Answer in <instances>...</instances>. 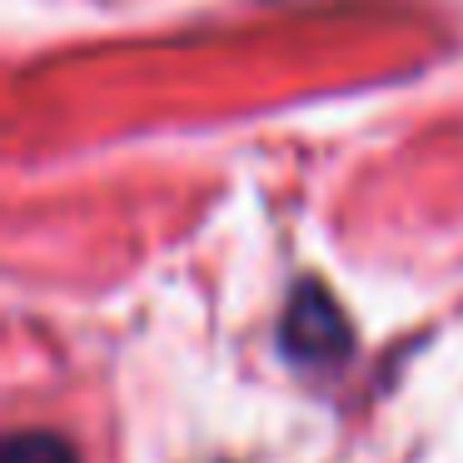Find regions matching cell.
I'll return each mask as SVG.
<instances>
[{
	"label": "cell",
	"instance_id": "6da1fadb",
	"mask_svg": "<svg viewBox=\"0 0 463 463\" xmlns=\"http://www.w3.org/2000/svg\"><path fill=\"white\" fill-rule=\"evenodd\" d=\"M279 354L294 369H344L354 359V324L329 284L299 279L279 314Z\"/></svg>",
	"mask_w": 463,
	"mask_h": 463
},
{
	"label": "cell",
	"instance_id": "7a4b0ae2",
	"mask_svg": "<svg viewBox=\"0 0 463 463\" xmlns=\"http://www.w3.org/2000/svg\"><path fill=\"white\" fill-rule=\"evenodd\" d=\"M0 463H80L75 458V443L55 429H21L5 439Z\"/></svg>",
	"mask_w": 463,
	"mask_h": 463
}]
</instances>
